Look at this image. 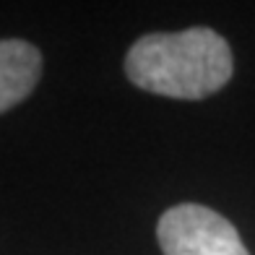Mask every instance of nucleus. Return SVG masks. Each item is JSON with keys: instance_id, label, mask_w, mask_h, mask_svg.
Returning a JSON list of instances; mask_svg holds the SVG:
<instances>
[{"instance_id": "f257e3e1", "label": "nucleus", "mask_w": 255, "mask_h": 255, "mask_svg": "<svg viewBox=\"0 0 255 255\" xmlns=\"http://www.w3.org/2000/svg\"><path fill=\"white\" fill-rule=\"evenodd\" d=\"M232 50L214 29L154 31L125 55V76L133 86L169 99H203L232 78Z\"/></svg>"}, {"instance_id": "f03ea898", "label": "nucleus", "mask_w": 255, "mask_h": 255, "mask_svg": "<svg viewBox=\"0 0 255 255\" xmlns=\"http://www.w3.org/2000/svg\"><path fill=\"white\" fill-rule=\"evenodd\" d=\"M156 240L164 255H250L237 229L201 203H180L164 211Z\"/></svg>"}, {"instance_id": "7ed1b4c3", "label": "nucleus", "mask_w": 255, "mask_h": 255, "mask_svg": "<svg viewBox=\"0 0 255 255\" xmlns=\"http://www.w3.org/2000/svg\"><path fill=\"white\" fill-rule=\"evenodd\" d=\"M42 76V52L24 39H0V115L24 102Z\"/></svg>"}]
</instances>
